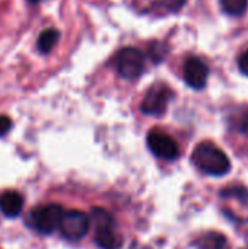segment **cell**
Instances as JSON below:
<instances>
[{
    "label": "cell",
    "mask_w": 248,
    "mask_h": 249,
    "mask_svg": "<svg viewBox=\"0 0 248 249\" xmlns=\"http://www.w3.org/2000/svg\"><path fill=\"white\" fill-rule=\"evenodd\" d=\"M191 160L197 169L212 177H224L231 171L228 156L216 144L209 142H203L196 146Z\"/></svg>",
    "instance_id": "obj_1"
},
{
    "label": "cell",
    "mask_w": 248,
    "mask_h": 249,
    "mask_svg": "<svg viewBox=\"0 0 248 249\" xmlns=\"http://www.w3.org/2000/svg\"><path fill=\"white\" fill-rule=\"evenodd\" d=\"M95 223V242L101 249H118L123 244L121 236L117 232V223L114 217L104 209H92V219Z\"/></svg>",
    "instance_id": "obj_2"
},
{
    "label": "cell",
    "mask_w": 248,
    "mask_h": 249,
    "mask_svg": "<svg viewBox=\"0 0 248 249\" xmlns=\"http://www.w3.org/2000/svg\"><path fill=\"white\" fill-rule=\"evenodd\" d=\"M64 210L58 204H47L39 206L34 209L29 213V220L34 229H37L39 233L50 235L54 231L60 229L61 219H63Z\"/></svg>",
    "instance_id": "obj_3"
},
{
    "label": "cell",
    "mask_w": 248,
    "mask_h": 249,
    "mask_svg": "<svg viewBox=\"0 0 248 249\" xmlns=\"http://www.w3.org/2000/svg\"><path fill=\"white\" fill-rule=\"evenodd\" d=\"M145 67V57L139 48L126 47L117 54V71L121 77L133 80L137 79Z\"/></svg>",
    "instance_id": "obj_4"
},
{
    "label": "cell",
    "mask_w": 248,
    "mask_h": 249,
    "mask_svg": "<svg viewBox=\"0 0 248 249\" xmlns=\"http://www.w3.org/2000/svg\"><path fill=\"white\" fill-rule=\"evenodd\" d=\"M91 226V219L86 213L80 210H69L64 212L61 225H60V232L61 235L69 239V241H80L89 231Z\"/></svg>",
    "instance_id": "obj_5"
},
{
    "label": "cell",
    "mask_w": 248,
    "mask_h": 249,
    "mask_svg": "<svg viewBox=\"0 0 248 249\" xmlns=\"http://www.w3.org/2000/svg\"><path fill=\"white\" fill-rule=\"evenodd\" d=\"M171 99H172V90L168 86L155 85L146 92L140 105V111L146 115L159 117L167 111Z\"/></svg>",
    "instance_id": "obj_6"
},
{
    "label": "cell",
    "mask_w": 248,
    "mask_h": 249,
    "mask_svg": "<svg viewBox=\"0 0 248 249\" xmlns=\"http://www.w3.org/2000/svg\"><path fill=\"white\" fill-rule=\"evenodd\" d=\"M148 147L149 150L159 159L174 160L180 155L178 144L168 134L161 131H151L148 136Z\"/></svg>",
    "instance_id": "obj_7"
},
{
    "label": "cell",
    "mask_w": 248,
    "mask_h": 249,
    "mask_svg": "<svg viewBox=\"0 0 248 249\" xmlns=\"http://www.w3.org/2000/svg\"><path fill=\"white\" fill-rule=\"evenodd\" d=\"M209 69L208 66L196 57H191L184 64V80L193 89H203L208 83Z\"/></svg>",
    "instance_id": "obj_8"
},
{
    "label": "cell",
    "mask_w": 248,
    "mask_h": 249,
    "mask_svg": "<svg viewBox=\"0 0 248 249\" xmlns=\"http://www.w3.org/2000/svg\"><path fill=\"white\" fill-rule=\"evenodd\" d=\"M23 209V197L16 191H4L0 194V212L6 217H18Z\"/></svg>",
    "instance_id": "obj_9"
},
{
    "label": "cell",
    "mask_w": 248,
    "mask_h": 249,
    "mask_svg": "<svg viewBox=\"0 0 248 249\" xmlns=\"http://www.w3.org/2000/svg\"><path fill=\"white\" fill-rule=\"evenodd\" d=\"M58 39H60V32H58V29H56V28L44 29V31L39 34L38 39H37V48H38V51H39L41 54L47 55V54H50V53L53 51V48L57 45Z\"/></svg>",
    "instance_id": "obj_10"
},
{
    "label": "cell",
    "mask_w": 248,
    "mask_h": 249,
    "mask_svg": "<svg viewBox=\"0 0 248 249\" xmlns=\"http://www.w3.org/2000/svg\"><path fill=\"white\" fill-rule=\"evenodd\" d=\"M196 247L199 249H227L228 241L222 233L206 232L202 236H199Z\"/></svg>",
    "instance_id": "obj_11"
},
{
    "label": "cell",
    "mask_w": 248,
    "mask_h": 249,
    "mask_svg": "<svg viewBox=\"0 0 248 249\" xmlns=\"http://www.w3.org/2000/svg\"><path fill=\"white\" fill-rule=\"evenodd\" d=\"M221 4L228 15L241 16L247 10L248 0H221Z\"/></svg>",
    "instance_id": "obj_12"
},
{
    "label": "cell",
    "mask_w": 248,
    "mask_h": 249,
    "mask_svg": "<svg viewBox=\"0 0 248 249\" xmlns=\"http://www.w3.org/2000/svg\"><path fill=\"white\" fill-rule=\"evenodd\" d=\"M234 123H235V128H237L240 133L248 136V108L247 109H244V111L237 117V120H235Z\"/></svg>",
    "instance_id": "obj_13"
},
{
    "label": "cell",
    "mask_w": 248,
    "mask_h": 249,
    "mask_svg": "<svg viewBox=\"0 0 248 249\" xmlns=\"http://www.w3.org/2000/svg\"><path fill=\"white\" fill-rule=\"evenodd\" d=\"M12 127V121L6 115H0V137H3Z\"/></svg>",
    "instance_id": "obj_14"
},
{
    "label": "cell",
    "mask_w": 248,
    "mask_h": 249,
    "mask_svg": "<svg viewBox=\"0 0 248 249\" xmlns=\"http://www.w3.org/2000/svg\"><path fill=\"white\" fill-rule=\"evenodd\" d=\"M238 67H240V70L246 76H248V51H246L244 54H241V57L238 60Z\"/></svg>",
    "instance_id": "obj_15"
},
{
    "label": "cell",
    "mask_w": 248,
    "mask_h": 249,
    "mask_svg": "<svg viewBox=\"0 0 248 249\" xmlns=\"http://www.w3.org/2000/svg\"><path fill=\"white\" fill-rule=\"evenodd\" d=\"M234 190H237V191H241L244 196H248V194H246L247 191H244V188H234ZM231 194H232V196H235V193H229L228 190H225V193H222V196H231Z\"/></svg>",
    "instance_id": "obj_16"
},
{
    "label": "cell",
    "mask_w": 248,
    "mask_h": 249,
    "mask_svg": "<svg viewBox=\"0 0 248 249\" xmlns=\"http://www.w3.org/2000/svg\"><path fill=\"white\" fill-rule=\"evenodd\" d=\"M28 1H29V3H38L39 0H28Z\"/></svg>",
    "instance_id": "obj_17"
}]
</instances>
